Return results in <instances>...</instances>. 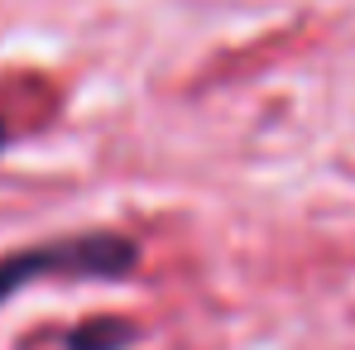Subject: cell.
<instances>
[{
  "mask_svg": "<svg viewBox=\"0 0 355 350\" xmlns=\"http://www.w3.org/2000/svg\"><path fill=\"white\" fill-rule=\"evenodd\" d=\"M139 269V245L120 231H77L53 235L24 250L0 254V302L44 279H130Z\"/></svg>",
  "mask_w": 355,
  "mask_h": 350,
  "instance_id": "obj_1",
  "label": "cell"
},
{
  "mask_svg": "<svg viewBox=\"0 0 355 350\" xmlns=\"http://www.w3.org/2000/svg\"><path fill=\"white\" fill-rule=\"evenodd\" d=\"M144 331L130 317H92L77 331H67V350H130Z\"/></svg>",
  "mask_w": 355,
  "mask_h": 350,
  "instance_id": "obj_2",
  "label": "cell"
}]
</instances>
